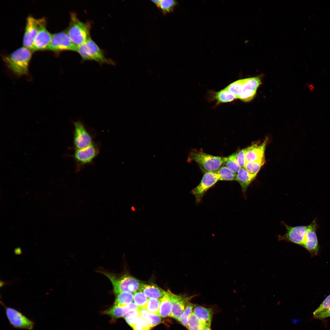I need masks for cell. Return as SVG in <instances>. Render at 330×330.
<instances>
[{
	"label": "cell",
	"instance_id": "cell-13",
	"mask_svg": "<svg viewBox=\"0 0 330 330\" xmlns=\"http://www.w3.org/2000/svg\"><path fill=\"white\" fill-rule=\"evenodd\" d=\"M317 225L316 221L314 220L308 225L302 246L311 254L317 255L318 252V239L316 233Z\"/></svg>",
	"mask_w": 330,
	"mask_h": 330
},
{
	"label": "cell",
	"instance_id": "cell-15",
	"mask_svg": "<svg viewBox=\"0 0 330 330\" xmlns=\"http://www.w3.org/2000/svg\"><path fill=\"white\" fill-rule=\"evenodd\" d=\"M98 153L97 149L93 144L85 148L76 149L74 157L76 162L80 165L90 163Z\"/></svg>",
	"mask_w": 330,
	"mask_h": 330
},
{
	"label": "cell",
	"instance_id": "cell-17",
	"mask_svg": "<svg viewBox=\"0 0 330 330\" xmlns=\"http://www.w3.org/2000/svg\"><path fill=\"white\" fill-rule=\"evenodd\" d=\"M193 312L205 328H210L212 316V311L211 309L199 305L195 306Z\"/></svg>",
	"mask_w": 330,
	"mask_h": 330
},
{
	"label": "cell",
	"instance_id": "cell-22",
	"mask_svg": "<svg viewBox=\"0 0 330 330\" xmlns=\"http://www.w3.org/2000/svg\"><path fill=\"white\" fill-rule=\"evenodd\" d=\"M261 83V80L258 77L244 79L241 93L247 90L257 91Z\"/></svg>",
	"mask_w": 330,
	"mask_h": 330
},
{
	"label": "cell",
	"instance_id": "cell-31",
	"mask_svg": "<svg viewBox=\"0 0 330 330\" xmlns=\"http://www.w3.org/2000/svg\"><path fill=\"white\" fill-rule=\"evenodd\" d=\"M177 4L175 0H162L158 7L165 14L172 11Z\"/></svg>",
	"mask_w": 330,
	"mask_h": 330
},
{
	"label": "cell",
	"instance_id": "cell-34",
	"mask_svg": "<svg viewBox=\"0 0 330 330\" xmlns=\"http://www.w3.org/2000/svg\"><path fill=\"white\" fill-rule=\"evenodd\" d=\"M160 302L161 299H148L146 309L150 314L158 315Z\"/></svg>",
	"mask_w": 330,
	"mask_h": 330
},
{
	"label": "cell",
	"instance_id": "cell-39",
	"mask_svg": "<svg viewBox=\"0 0 330 330\" xmlns=\"http://www.w3.org/2000/svg\"><path fill=\"white\" fill-rule=\"evenodd\" d=\"M330 317V307L319 314L314 316L315 318L323 319Z\"/></svg>",
	"mask_w": 330,
	"mask_h": 330
},
{
	"label": "cell",
	"instance_id": "cell-4",
	"mask_svg": "<svg viewBox=\"0 0 330 330\" xmlns=\"http://www.w3.org/2000/svg\"><path fill=\"white\" fill-rule=\"evenodd\" d=\"M100 272L110 280L116 295L123 292L134 293L140 290L142 284L138 280L127 275L119 276L104 271H100Z\"/></svg>",
	"mask_w": 330,
	"mask_h": 330
},
{
	"label": "cell",
	"instance_id": "cell-21",
	"mask_svg": "<svg viewBox=\"0 0 330 330\" xmlns=\"http://www.w3.org/2000/svg\"><path fill=\"white\" fill-rule=\"evenodd\" d=\"M214 172L218 175L219 180L236 181L237 174L225 166H222Z\"/></svg>",
	"mask_w": 330,
	"mask_h": 330
},
{
	"label": "cell",
	"instance_id": "cell-12",
	"mask_svg": "<svg viewBox=\"0 0 330 330\" xmlns=\"http://www.w3.org/2000/svg\"><path fill=\"white\" fill-rule=\"evenodd\" d=\"M284 225L287 231L281 237L282 239L302 246L308 225L291 226Z\"/></svg>",
	"mask_w": 330,
	"mask_h": 330
},
{
	"label": "cell",
	"instance_id": "cell-26",
	"mask_svg": "<svg viewBox=\"0 0 330 330\" xmlns=\"http://www.w3.org/2000/svg\"><path fill=\"white\" fill-rule=\"evenodd\" d=\"M140 309L141 316L148 321L152 328L161 323L162 320L159 316L149 313L145 309Z\"/></svg>",
	"mask_w": 330,
	"mask_h": 330
},
{
	"label": "cell",
	"instance_id": "cell-41",
	"mask_svg": "<svg viewBox=\"0 0 330 330\" xmlns=\"http://www.w3.org/2000/svg\"><path fill=\"white\" fill-rule=\"evenodd\" d=\"M14 252L16 255H20L21 253V251L20 248H17L15 250Z\"/></svg>",
	"mask_w": 330,
	"mask_h": 330
},
{
	"label": "cell",
	"instance_id": "cell-16",
	"mask_svg": "<svg viewBox=\"0 0 330 330\" xmlns=\"http://www.w3.org/2000/svg\"><path fill=\"white\" fill-rule=\"evenodd\" d=\"M267 142L266 139L261 143H254L246 148V163L265 161V151Z\"/></svg>",
	"mask_w": 330,
	"mask_h": 330
},
{
	"label": "cell",
	"instance_id": "cell-35",
	"mask_svg": "<svg viewBox=\"0 0 330 330\" xmlns=\"http://www.w3.org/2000/svg\"><path fill=\"white\" fill-rule=\"evenodd\" d=\"M188 328L189 330H201L205 328L198 317L193 312L189 321Z\"/></svg>",
	"mask_w": 330,
	"mask_h": 330
},
{
	"label": "cell",
	"instance_id": "cell-14",
	"mask_svg": "<svg viewBox=\"0 0 330 330\" xmlns=\"http://www.w3.org/2000/svg\"><path fill=\"white\" fill-rule=\"evenodd\" d=\"M52 34L46 28V22L41 26L34 40L32 51L46 50L51 40Z\"/></svg>",
	"mask_w": 330,
	"mask_h": 330
},
{
	"label": "cell",
	"instance_id": "cell-37",
	"mask_svg": "<svg viewBox=\"0 0 330 330\" xmlns=\"http://www.w3.org/2000/svg\"><path fill=\"white\" fill-rule=\"evenodd\" d=\"M246 148L240 149L234 153L237 160L241 168H244L246 160Z\"/></svg>",
	"mask_w": 330,
	"mask_h": 330
},
{
	"label": "cell",
	"instance_id": "cell-9",
	"mask_svg": "<svg viewBox=\"0 0 330 330\" xmlns=\"http://www.w3.org/2000/svg\"><path fill=\"white\" fill-rule=\"evenodd\" d=\"M218 181V176L214 172H205L200 182L191 191L195 198L196 203H200L207 190Z\"/></svg>",
	"mask_w": 330,
	"mask_h": 330
},
{
	"label": "cell",
	"instance_id": "cell-20",
	"mask_svg": "<svg viewBox=\"0 0 330 330\" xmlns=\"http://www.w3.org/2000/svg\"><path fill=\"white\" fill-rule=\"evenodd\" d=\"M172 309V304L167 292L161 299L160 304L158 315L165 317L170 316Z\"/></svg>",
	"mask_w": 330,
	"mask_h": 330
},
{
	"label": "cell",
	"instance_id": "cell-3",
	"mask_svg": "<svg viewBox=\"0 0 330 330\" xmlns=\"http://www.w3.org/2000/svg\"><path fill=\"white\" fill-rule=\"evenodd\" d=\"M70 20L66 31L72 42L78 46L91 38V24L89 22L81 21L75 13H71Z\"/></svg>",
	"mask_w": 330,
	"mask_h": 330
},
{
	"label": "cell",
	"instance_id": "cell-40",
	"mask_svg": "<svg viewBox=\"0 0 330 330\" xmlns=\"http://www.w3.org/2000/svg\"><path fill=\"white\" fill-rule=\"evenodd\" d=\"M307 88L310 91H313L315 89V86L312 84H308L307 85Z\"/></svg>",
	"mask_w": 330,
	"mask_h": 330
},
{
	"label": "cell",
	"instance_id": "cell-44",
	"mask_svg": "<svg viewBox=\"0 0 330 330\" xmlns=\"http://www.w3.org/2000/svg\"><path fill=\"white\" fill-rule=\"evenodd\" d=\"M201 330H211L210 328H205L202 329Z\"/></svg>",
	"mask_w": 330,
	"mask_h": 330
},
{
	"label": "cell",
	"instance_id": "cell-5",
	"mask_svg": "<svg viewBox=\"0 0 330 330\" xmlns=\"http://www.w3.org/2000/svg\"><path fill=\"white\" fill-rule=\"evenodd\" d=\"M77 52L83 60H91L99 63L114 65V62L105 57L103 51L91 38L78 46Z\"/></svg>",
	"mask_w": 330,
	"mask_h": 330
},
{
	"label": "cell",
	"instance_id": "cell-19",
	"mask_svg": "<svg viewBox=\"0 0 330 330\" xmlns=\"http://www.w3.org/2000/svg\"><path fill=\"white\" fill-rule=\"evenodd\" d=\"M255 177L244 168H241L237 173L236 181L240 185L244 193H245L248 187Z\"/></svg>",
	"mask_w": 330,
	"mask_h": 330
},
{
	"label": "cell",
	"instance_id": "cell-11",
	"mask_svg": "<svg viewBox=\"0 0 330 330\" xmlns=\"http://www.w3.org/2000/svg\"><path fill=\"white\" fill-rule=\"evenodd\" d=\"M167 292L172 304V309L170 317L178 321L187 305L189 303V300L194 296H188L185 295H176L169 290L167 291Z\"/></svg>",
	"mask_w": 330,
	"mask_h": 330
},
{
	"label": "cell",
	"instance_id": "cell-25",
	"mask_svg": "<svg viewBox=\"0 0 330 330\" xmlns=\"http://www.w3.org/2000/svg\"><path fill=\"white\" fill-rule=\"evenodd\" d=\"M128 312L126 305L120 306L114 304L112 307L106 310L105 314L112 318H116L124 316Z\"/></svg>",
	"mask_w": 330,
	"mask_h": 330
},
{
	"label": "cell",
	"instance_id": "cell-28",
	"mask_svg": "<svg viewBox=\"0 0 330 330\" xmlns=\"http://www.w3.org/2000/svg\"><path fill=\"white\" fill-rule=\"evenodd\" d=\"M141 316L139 308L138 309L129 311L123 317L127 324L132 327L139 321Z\"/></svg>",
	"mask_w": 330,
	"mask_h": 330
},
{
	"label": "cell",
	"instance_id": "cell-1",
	"mask_svg": "<svg viewBox=\"0 0 330 330\" xmlns=\"http://www.w3.org/2000/svg\"><path fill=\"white\" fill-rule=\"evenodd\" d=\"M32 51L25 47H20L4 57L6 65L15 75L21 76L27 75Z\"/></svg>",
	"mask_w": 330,
	"mask_h": 330
},
{
	"label": "cell",
	"instance_id": "cell-30",
	"mask_svg": "<svg viewBox=\"0 0 330 330\" xmlns=\"http://www.w3.org/2000/svg\"><path fill=\"white\" fill-rule=\"evenodd\" d=\"M223 166H226L233 172L237 174L241 167L236 159L235 153L228 157V159Z\"/></svg>",
	"mask_w": 330,
	"mask_h": 330
},
{
	"label": "cell",
	"instance_id": "cell-27",
	"mask_svg": "<svg viewBox=\"0 0 330 330\" xmlns=\"http://www.w3.org/2000/svg\"><path fill=\"white\" fill-rule=\"evenodd\" d=\"M195 306L194 304L189 303L178 320L183 325L187 328L191 314L193 312V310Z\"/></svg>",
	"mask_w": 330,
	"mask_h": 330
},
{
	"label": "cell",
	"instance_id": "cell-7",
	"mask_svg": "<svg viewBox=\"0 0 330 330\" xmlns=\"http://www.w3.org/2000/svg\"><path fill=\"white\" fill-rule=\"evenodd\" d=\"M46 22L43 17L36 19L31 15L27 17L23 40L24 47L31 50L35 38L42 25Z\"/></svg>",
	"mask_w": 330,
	"mask_h": 330
},
{
	"label": "cell",
	"instance_id": "cell-10",
	"mask_svg": "<svg viewBox=\"0 0 330 330\" xmlns=\"http://www.w3.org/2000/svg\"><path fill=\"white\" fill-rule=\"evenodd\" d=\"M73 123V143L76 149L85 148L92 144L91 137L83 123L80 121Z\"/></svg>",
	"mask_w": 330,
	"mask_h": 330
},
{
	"label": "cell",
	"instance_id": "cell-29",
	"mask_svg": "<svg viewBox=\"0 0 330 330\" xmlns=\"http://www.w3.org/2000/svg\"><path fill=\"white\" fill-rule=\"evenodd\" d=\"M265 161H255L247 162L244 168L250 174L256 177Z\"/></svg>",
	"mask_w": 330,
	"mask_h": 330
},
{
	"label": "cell",
	"instance_id": "cell-24",
	"mask_svg": "<svg viewBox=\"0 0 330 330\" xmlns=\"http://www.w3.org/2000/svg\"><path fill=\"white\" fill-rule=\"evenodd\" d=\"M114 304L120 306H126L132 302L133 294L131 292H123L116 295Z\"/></svg>",
	"mask_w": 330,
	"mask_h": 330
},
{
	"label": "cell",
	"instance_id": "cell-42",
	"mask_svg": "<svg viewBox=\"0 0 330 330\" xmlns=\"http://www.w3.org/2000/svg\"><path fill=\"white\" fill-rule=\"evenodd\" d=\"M9 283H10V282H4L3 281H2V280H1V281H0V287H2L4 286L5 285H6V284H9Z\"/></svg>",
	"mask_w": 330,
	"mask_h": 330
},
{
	"label": "cell",
	"instance_id": "cell-23",
	"mask_svg": "<svg viewBox=\"0 0 330 330\" xmlns=\"http://www.w3.org/2000/svg\"><path fill=\"white\" fill-rule=\"evenodd\" d=\"M215 98L219 103L229 102L237 99L236 96L231 93L226 88L216 93Z\"/></svg>",
	"mask_w": 330,
	"mask_h": 330
},
{
	"label": "cell",
	"instance_id": "cell-6",
	"mask_svg": "<svg viewBox=\"0 0 330 330\" xmlns=\"http://www.w3.org/2000/svg\"><path fill=\"white\" fill-rule=\"evenodd\" d=\"M6 316L10 324L14 328L32 330L35 323L20 311L11 307L4 306Z\"/></svg>",
	"mask_w": 330,
	"mask_h": 330
},
{
	"label": "cell",
	"instance_id": "cell-43",
	"mask_svg": "<svg viewBox=\"0 0 330 330\" xmlns=\"http://www.w3.org/2000/svg\"><path fill=\"white\" fill-rule=\"evenodd\" d=\"M152 1L154 3L156 6L158 7L159 4L160 2V0H152Z\"/></svg>",
	"mask_w": 330,
	"mask_h": 330
},
{
	"label": "cell",
	"instance_id": "cell-18",
	"mask_svg": "<svg viewBox=\"0 0 330 330\" xmlns=\"http://www.w3.org/2000/svg\"><path fill=\"white\" fill-rule=\"evenodd\" d=\"M149 298L161 299L165 295L166 292L162 289L153 285L142 284L140 290Z\"/></svg>",
	"mask_w": 330,
	"mask_h": 330
},
{
	"label": "cell",
	"instance_id": "cell-36",
	"mask_svg": "<svg viewBox=\"0 0 330 330\" xmlns=\"http://www.w3.org/2000/svg\"><path fill=\"white\" fill-rule=\"evenodd\" d=\"M132 328L134 330H150L152 327L148 321L141 316L139 321Z\"/></svg>",
	"mask_w": 330,
	"mask_h": 330
},
{
	"label": "cell",
	"instance_id": "cell-38",
	"mask_svg": "<svg viewBox=\"0 0 330 330\" xmlns=\"http://www.w3.org/2000/svg\"><path fill=\"white\" fill-rule=\"evenodd\" d=\"M330 307V294L323 301L319 307L313 312L314 316L316 315Z\"/></svg>",
	"mask_w": 330,
	"mask_h": 330
},
{
	"label": "cell",
	"instance_id": "cell-33",
	"mask_svg": "<svg viewBox=\"0 0 330 330\" xmlns=\"http://www.w3.org/2000/svg\"><path fill=\"white\" fill-rule=\"evenodd\" d=\"M244 81V79H239L230 84L226 88L238 98L241 92Z\"/></svg>",
	"mask_w": 330,
	"mask_h": 330
},
{
	"label": "cell",
	"instance_id": "cell-32",
	"mask_svg": "<svg viewBox=\"0 0 330 330\" xmlns=\"http://www.w3.org/2000/svg\"><path fill=\"white\" fill-rule=\"evenodd\" d=\"M134 293V300L135 303L139 308L146 309L148 299L140 291H137Z\"/></svg>",
	"mask_w": 330,
	"mask_h": 330
},
{
	"label": "cell",
	"instance_id": "cell-8",
	"mask_svg": "<svg viewBox=\"0 0 330 330\" xmlns=\"http://www.w3.org/2000/svg\"><path fill=\"white\" fill-rule=\"evenodd\" d=\"M77 46L72 42L67 31L52 34L50 42L46 50L59 52L69 50L76 52Z\"/></svg>",
	"mask_w": 330,
	"mask_h": 330
},
{
	"label": "cell",
	"instance_id": "cell-2",
	"mask_svg": "<svg viewBox=\"0 0 330 330\" xmlns=\"http://www.w3.org/2000/svg\"><path fill=\"white\" fill-rule=\"evenodd\" d=\"M227 157L214 156L196 149L192 150L188 155L187 161H194L205 172H215L222 166Z\"/></svg>",
	"mask_w": 330,
	"mask_h": 330
}]
</instances>
